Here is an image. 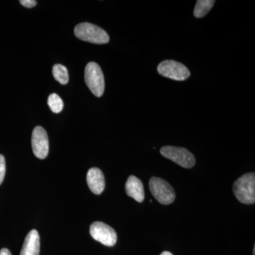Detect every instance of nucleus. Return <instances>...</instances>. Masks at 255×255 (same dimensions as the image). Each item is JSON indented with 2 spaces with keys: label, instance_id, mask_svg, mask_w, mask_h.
<instances>
[{
  "label": "nucleus",
  "instance_id": "423d86ee",
  "mask_svg": "<svg viewBox=\"0 0 255 255\" xmlns=\"http://www.w3.org/2000/svg\"><path fill=\"white\" fill-rule=\"evenodd\" d=\"M157 72L164 78L176 81H184L190 77V71L182 63L172 60H166L159 64Z\"/></svg>",
  "mask_w": 255,
  "mask_h": 255
},
{
  "label": "nucleus",
  "instance_id": "f3484780",
  "mask_svg": "<svg viewBox=\"0 0 255 255\" xmlns=\"http://www.w3.org/2000/svg\"><path fill=\"white\" fill-rule=\"evenodd\" d=\"M0 255H11V252L6 248H3L0 251Z\"/></svg>",
  "mask_w": 255,
  "mask_h": 255
},
{
  "label": "nucleus",
  "instance_id": "6ab92c4d",
  "mask_svg": "<svg viewBox=\"0 0 255 255\" xmlns=\"http://www.w3.org/2000/svg\"><path fill=\"white\" fill-rule=\"evenodd\" d=\"M253 255H255V248L253 249Z\"/></svg>",
  "mask_w": 255,
  "mask_h": 255
},
{
  "label": "nucleus",
  "instance_id": "ddd939ff",
  "mask_svg": "<svg viewBox=\"0 0 255 255\" xmlns=\"http://www.w3.org/2000/svg\"><path fill=\"white\" fill-rule=\"evenodd\" d=\"M53 75L55 80L61 85H66L69 81L68 69L60 64H56L53 68Z\"/></svg>",
  "mask_w": 255,
  "mask_h": 255
},
{
  "label": "nucleus",
  "instance_id": "1a4fd4ad",
  "mask_svg": "<svg viewBox=\"0 0 255 255\" xmlns=\"http://www.w3.org/2000/svg\"><path fill=\"white\" fill-rule=\"evenodd\" d=\"M87 182L90 190L97 195H100L105 190V176L102 170L97 167L89 169L87 174Z\"/></svg>",
  "mask_w": 255,
  "mask_h": 255
},
{
  "label": "nucleus",
  "instance_id": "39448f33",
  "mask_svg": "<svg viewBox=\"0 0 255 255\" xmlns=\"http://www.w3.org/2000/svg\"><path fill=\"white\" fill-rule=\"evenodd\" d=\"M160 153L163 157L173 161L184 168H191L196 163L194 155L184 147L164 146L161 148Z\"/></svg>",
  "mask_w": 255,
  "mask_h": 255
},
{
  "label": "nucleus",
  "instance_id": "20e7f679",
  "mask_svg": "<svg viewBox=\"0 0 255 255\" xmlns=\"http://www.w3.org/2000/svg\"><path fill=\"white\" fill-rule=\"evenodd\" d=\"M149 188L152 196L160 204L168 205L174 202L176 196L174 189L162 178H151L149 181Z\"/></svg>",
  "mask_w": 255,
  "mask_h": 255
},
{
  "label": "nucleus",
  "instance_id": "9b49d317",
  "mask_svg": "<svg viewBox=\"0 0 255 255\" xmlns=\"http://www.w3.org/2000/svg\"><path fill=\"white\" fill-rule=\"evenodd\" d=\"M40 237L36 230H32L28 233L20 255H39Z\"/></svg>",
  "mask_w": 255,
  "mask_h": 255
},
{
  "label": "nucleus",
  "instance_id": "f257e3e1",
  "mask_svg": "<svg viewBox=\"0 0 255 255\" xmlns=\"http://www.w3.org/2000/svg\"><path fill=\"white\" fill-rule=\"evenodd\" d=\"M233 193L242 204H253L255 201V174H245L233 184Z\"/></svg>",
  "mask_w": 255,
  "mask_h": 255
},
{
  "label": "nucleus",
  "instance_id": "dca6fc26",
  "mask_svg": "<svg viewBox=\"0 0 255 255\" xmlns=\"http://www.w3.org/2000/svg\"><path fill=\"white\" fill-rule=\"evenodd\" d=\"M20 3L24 6L25 7L32 8L36 6L37 1L34 0H21Z\"/></svg>",
  "mask_w": 255,
  "mask_h": 255
},
{
  "label": "nucleus",
  "instance_id": "2eb2a0df",
  "mask_svg": "<svg viewBox=\"0 0 255 255\" xmlns=\"http://www.w3.org/2000/svg\"><path fill=\"white\" fill-rule=\"evenodd\" d=\"M5 173H6V162L4 156L0 155V185L4 181Z\"/></svg>",
  "mask_w": 255,
  "mask_h": 255
},
{
  "label": "nucleus",
  "instance_id": "a211bd4d",
  "mask_svg": "<svg viewBox=\"0 0 255 255\" xmlns=\"http://www.w3.org/2000/svg\"><path fill=\"white\" fill-rule=\"evenodd\" d=\"M159 255H173L172 253H169V252L164 251L163 253H161Z\"/></svg>",
  "mask_w": 255,
  "mask_h": 255
},
{
  "label": "nucleus",
  "instance_id": "4468645a",
  "mask_svg": "<svg viewBox=\"0 0 255 255\" xmlns=\"http://www.w3.org/2000/svg\"><path fill=\"white\" fill-rule=\"evenodd\" d=\"M48 105L49 106L50 110L55 114L61 112L64 107L63 100L60 98V96L55 93L51 94L48 97Z\"/></svg>",
  "mask_w": 255,
  "mask_h": 255
},
{
  "label": "nucleus",
  "instance_id": "f8f14e48",
  "mask_svg": "<svg viewBox=\"0 0 255 255\" xmlns=\"http://www.w3.org/2000/svg\"><path fill=\"white\" fill-rule=\"evenodd\" d=\"M214 0H198L194 8V15L196 18H202L205 16L213 7Z\"/></svg>",
  "mask_w": 255,
  "mask_h": 255
},
{
  "label": "nucleus",
  "instance_id": "7ed1b4c3",
  "mask_svg": "<svg viewBox=\"0 0 255 255\" xmlns=\"http://www.w3.org/2000/svg\"><path fill=\"white\" fill-rule=\"evenodd\" d=\"M85 79L87 86L96 97H101L105 92V82L103 72L100 65L90 62L86 65Z\"/></svg>",
  "mask_w": 255,
  "mask_h": 255
},
{
  "label": "nucleus",
  "instance_id": "9d476101",
  "mask_svg": "<svg viewBox=\"0 0 255 255\" xmlns=\"http://www.w3.org/2000/svg\"><path fill=\"white\" fill-rule=\"evenodd\" d=\"M126 192L128 196L135 199L137 202L141 203L145 199L143 184L135 176L131 175L128 178L126 183Z\"/></svg>",
  "mask_w": 255,
  "mask_h": 255
},
{
  "label": "nucleus",
  "instance_id": "0eeeda50",
  "mask_svg": "<svg viewBox=\"0 0 255 255\" xmlns=\"http://www.w3.org/2000/svg\"><path fill=\"white\" fill-rule=\"evenodd\" d=\"M90 235L104 246L112 247L117 243V234L113 228L105 223L97 221L90 226Z\"/></svg>",
  "mask_w": 255,
  "mask_h": 255
},
{
  "label": "nucleus",
  "instance_id": "6e6552de",
  "mask_svg": "<svg viewBox=\"0 0 255 255\" xmlns=\"http://www.w3.org/2000/svg\"><path fill=\"white\" fill-rule=\"evenodd\" d=\"M33 154L39 159H45L49 152L48 134L43 128L36 127L33 129L31 137Z\"/></svg>",
  "mask_w": 255,
  "mask_h": 255
},
{
  "label": "nucleus",
  "instance_id": "f03ea898",
  "mask_svg": "<svg viewBox=\"0 0 255 255\" xmlns=\"http://www.w3.org/2000/svg\"><path fill=\"white\" fill-rule=\"evenodd\" d=\"M75 36L79 39L95 44H105L110 41V36L100 26L90 23H81L75 28Z\"/></svg>",
  "mask_w": 255,
  "mask_h": 255
}]
</instances>
